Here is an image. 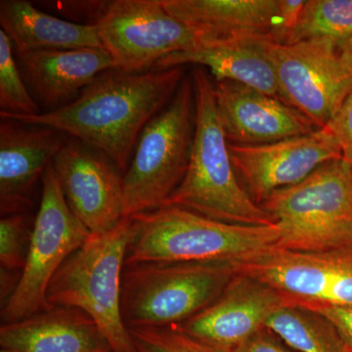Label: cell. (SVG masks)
<instances>
[{
  "label": "cell",
  "mask_w": 352,
  "mask_h": 352,
  "mask_svg": "<svg viewBox=\"0 0 352 352\" xmlns=\"http://www.w3.org/2000/svg\"><path fill=\"white\" fill-rule=\"evenodd\" d=\"M228 148L236 173L259 206L275 192L307 179L324 164L342 159L337 140L326 127L270 144L228 142Z\"/></svg>",
  "instance_id": "13"
},
{
  "label": "cell",
  "mask_w": 352,
  "mask_h": 352,
  "mask_svg": "<svg viewBox=\"0 0 352 352\" xmlns=\"http://www.w3.org/2000/svg\"><path fill=\"white\" fill-rule=\"evenodd\" d=\"M126 265L142 263H237L276 247V224L226 223L187 208L164 207L132 215Z\"/></svg>",
  "instance_id": "3"
},
{
  "label": "cell",
  "mask_w": 352,
  "mask_h": 352,
  "mask_svg": "<svg viewBox=\"0 0 352 352\" xmlns=\"http://www.w3.org/2000/svg\"><path fill=\"white\" fill-rule=\"evenodd\" d=\"M266 329L300 352H349L327 320L303 308H281L270 317Z\"/></svg>",
  "instance_id": "22"
},
{
  "label": "cell",
  "mask_w": 352,
  "mask_h": 352,
  "mask_svg": "<svg viewBox=\"0 0 352 352\" xmlns=\"http://www.w3.org/2000/svg\"><path fill=\"white\" fill-rule=\"evenodd\" d=\"M296 307L309 310L323 317L339 333L349 352H352V305L302 303Z\"/></svg>",
  "instance_id": "27"
},
{
  "label": "cell",
  "mask_w": 352,
  "mask_h": 352,
  "mask_svg": "<svg viewBox=\"0 0 352 352\" xmlns=\"http://www.w3.org/2000/svg\"><path fill=\"white\" fill-rule=\"evenodd\" d=\"M67 134L11 120L0 122V212H27L39 178L66 144Z\"/></svg>",
  "instance_id": "16"
},
{
  "label": "cell",
  "mask_w": 352,
  "mask_h": 352,
  "mask_svg": "<svg viewBox=\"0 0 352 352\" xmlns=\"http://www.w3.org/2000/svg\"><path fill=\"white\" fill-rule=\"evenodd\" d=\"M162 3L197 32L200 46L237 39L284 43L286 39L280 0H162Z\"/></svg>",
  "instance_id": "17"
},
{
  "label": "cell",
  "mask_w": 352,
  "mask_h": 352,
  "mask_svg": "<svg viewBox=\"0 0 352 352\" xmlns=\"http://www.w3.org/2000/svg\"><path fill=\"white\" fill-rule=\"evenodd\" d=\"M276 76L280 98L318 129L328 126L352 91V68L326 41H259Z\"/></svg>",
  "instance_id": "9"
},
{
  "label": "cell",
  "mask_w": 352,
  "mask_h": 352,
  "mask_svg": "<svg viewBox=\"0 0 352 352\" xmlns=\"http://www.w3.org/2000/svg\"><path fill=\"white\" fill-rule=\"evenodd\" d=\"M17 57L25 85L45 112L69 105L97 76L116 69L104 48L30 51Z\"/></svg>",
  "instance_id": "18"
},
{
  "label": "cell",
  "mask_w": 352,
  "mask_h": 352,
  "mask_svg": "<svg viewBox=\"0 0 352 352\" xmlns=\"http://www.w3.org/2000/svg\"><path fill=\"white\" fill-rule=\"evenodd\" d=\"M0 25L16 53L104 48L96 25L60 19L25 0H1Z\"/></svg>",
  "instance_id": "21"
},
{
  "label": "cell",
  "mask_w": 352,
  "mask_h": 352,
  "mask_svg": "<svg viewBox=\"0 0 352 352\" xmlns=\"http://www.w3.org/2000/svg\"><path fill=\"white\" fill-rule=\"evenodd\" d=\"M232 352H289L274 337V333L267 329L259 331L236 347Z\"/></svg>",
  "instance_id": "29"
},
{
  "label": "cell",
  "mask_w": 352,
  "mask_h": 352,
  "mask_svg": "<svg viewBox=\"0 0 352 352\" xmlns=\"http://www.w3.org/2000/svg\"><path fill=\"white\" fill-rule=\"evenodd\" d=\"M352 38V0H308L284 44L326 41L340 51Z\"/></svg>",
  "instance_id": "23"
},
{
  "label": "cell",
  "mask_w": 352,
  "mask_h": 352,
  "mask_svg": "<svg viewBox=\"0 0 352 352\" xmlns=\"http://www.w3.org/2000/svg\"><path fill=\"white\" fill-rule=\"evenodd\" d=\"M259 41L237 39L204 44L196 50L168 55L160 60L154 68L170 69L187 64L207 67L215 82L241 83L281 100L274 69Z\"/></svg>",
  "instance_id": "20"
},
{
  "label": "cell",
  "mask_w": 352,
  "mask_h": 352,
  "mask_svg": "<svg viewBox=\"0 0 352 352\" xmlns=\"http://www.w3.org/2000/svg\"><path fill=\"white\" fill-rule=\"evenodd\" d=\"M13 56V43L0 29V113L32 116L41 113Z\"/></svg>",
  "instance_id": "24"
},
{
  "label": "cell",
  "mask_w": 352,
  "mask_h": 352,
  "mask_svg": "<svg viewBox=\"0 0 352 352\" xmlns=\"http://www.w3.org/2000/svg\"><path fill=\"white\" fill-rule=\"evenodd\" d=\"M95 25L115 69L141 73L160 60L200 46L197 32L173 17L162 0L108 1Z\"/></svg>",
  "instance_id": "10"
},
{
  "label": "cell",
  "mask_w": 352,
  "mask_h": 352,
  "mask_svg": "<svg viewBox=\"0 0 352 352\" xmlns=\"http://www.w3.org/2000/svg\"><path fill=\"white\" fill-rule=\"evenodd\" d=\"M183 78V67L141 73L110 69L63 108L32 116L0 113V117L64 132L103 153L124 173L143 129L170 103Z\"/></svg>",
  "instance_id": "1"
},
{
  "label": "cell",
  "mask_w": 352,
  "mask_h": 352,
  "mask_svg": "<svg viewBox=\"0 0 352 352\" xmlns=\"http://www.w3.org/2000/svg\"><path fill=\"white\" fill-rule=\"evenodd\" d=\"M129 217L107 233L90 234L62 264L46 295L48 308H76L98 326L113 352H136L122 321V278L132 240Z\"/></svg>",
  "instance_id": "4"
},
{
  "label": "cell",
  "mask_w": 352,
  "mask_h": 352,
  "mask_svg": "<svg viewBox=\"0 0 352 352\" xmlns=\"http://www.w3.org/2000/svg\"><path fill=\"white\" fill-rule=\"evenodd\" d=\"M214 94L229 143L270 144L318 129L285 102L241 83L215 82Z\"/></svg>",
  "instance_id": "15"
},
{
  "label": "cell",
  "mask_w": 352,
  "mask_h": 352,
  "mask_svg": "<svg viewBox=\"0 0 352 352\" xmlns=\"http://www.w3.org/2000/svg\"><path fill=\"white\" fill-rule=\"evenodd\" d=\"M340 53H342V56L344 57V59L346 60L352 68V38L340 50Z\"/></svg>",
  "instance_id": "30"
},
{
  "label": "cell",
  "mask_w": 352,
  "mask_h": 352,
  "mask_svg": "<svg viewBox=\"0 0 352 352\" xmlns=\"http://www.w3.org/2000/svg\"><path fill=\"white\" fill-rule=\"evenodd\" d=\"M53 166L69 208L90 234L107 233L127 219L122 176L103 153L69 138Z\"/></svg>",
  "instance_id": "12"
},
{
  "label": "cell",
  "mask_w": 352,
  "mask_h": 352,
  "mask_svg": "<svg viewBox=\"0 0 352 352\" xmlns=\"http://www.w3.org/2000/svg\"><path fill=\"white\" fill-rule=\"evenodd\" d=\"M261 207L279 230V249L352 250V168L342 159L324 164L295 186L275 192Z\"/></svg>",
  "instance_id": "5"
},
{
  "label": "cell",
  "mask_w": 352,
  "mask_h": 352,
  "mask_svg": "<svg viewBox=\"0 0 352 352\" xmlns=\"http://www.w3.org/2000/svg\"><path fill=\"white\" fill-rule=\"evenodd\" d=\"M195 131V90L184 76L170 103L143 129L122 175L126 217L166 205L188 170Z\"/></svg>",
  "instance_id": "7"
},
{
  "label": "cell",
  "mask_w": 352,
  "mask_h": 352,
  "mask_svg": "<svg viewBox=\"0 0 352 352\" xmlns=\"http://www.w3.org/2000/svg\"><path fill=\"white\" fill-rule=\"evenodd\" d=\"M326 129L337 140L342 160L352 168V91Z\"/></svg>",
  "instance_id": "28"
},
{
  "label": "cell",
  "mask_w": 352,
  "mask_h": 352,
  "mask_svg": "<svg viewBox=\"0 0 352 352\" xmlns=\"http://www.w3.org/2000/svg\"><path fill=\"white\" fill-rule=\"evenodd\" d=\"M291 300L261 280L236 272L217 300L180 325L184 332L221 352L236 347L266 329L278 310Z\"/></svg>",
  "instance_id": "14"
},
{
  "label": "cell",
  "mask_w": 352,
  "mask_h": 352,
  "mask_svg": "<svg viewBox=\"0 0 352 352\" xmlns=\"http://www.w3.org/2000/svg\"><path fill=\"white\" fill-rule=\"evenodd\" d=\"M191 78L196 99L193 149L186 175L164 206L187 208L226 223L275 224L270 212L240 184L220 120L214 83L201 67L194 69Z\"/></svg>",
  "instance_id": "2"
},
{
  "label": "cell",
  "mask_w": 352,
  "mask_h": 352,
  "mask_svg": "<svg viewBox=\"0 0 352 352\" xmlns=\"http://www.w3.org/2000/svg\"><path fill=\"white\" fill-rule=\"evenodd\" d=\"M233 265L236 272L278 289L292 307L352 305V250L298 252L274 247Z\"/></svg>",
  "instance_id": "11"
},
{
  "label": "cell",
  "mask_w": 352,
  "mask_h": 352,
  "mask_svg": "<svg viewBox=\"0 0 352 352\" xmlns=\"http://www.w3.org/2000/svg\"><path fill=\"white\" fill-rule=\"evenodd\" d=\"M129 331L136 352H221L191 337L180 325Z\"/></svg>",
  "instance_id": "25"
},
{
  "label": "cell",
  "mask_w": 352,
  "mask_h": 352,
  "mask_svg": "<svg viewBox=\"0 0 352 352\" xmlns=\"http://www.w3.org/2000/svg\"><path fill=\"white\" fill-rule=\"evenodd\" d=\"M0 352H113L98 326L82 310L52 307L2 324Z\"/></svg>",
  "instance_id": "19"
},
{
  "label": "cell",
  "mask_w": 352,
  "mask_h": 352,
  "mask_svg": "<svg viewBox=\"0 0 352 352\" xmlns=\"http://www.w3.org/2000/svg\"><path fill=\"white\" fill-rule=\"evenodd\" d=\"M41 182L43 193L25 266L13 293L2 305L3 324L47 309L46 295L51 280L90 235L69 208L53 163L46 168Z\"/></svg>",
  "instance_id": "8"
},
{
  "label": "cell",
  "mask_w": 352,
  "mask_h": 352,
  "mask_svg": "<svg viewBox=\"0 0 352 352\" xmlns=\"http://www.w3.org/2000/svg\"><path fill=\"white\" fill-rule=\"evenodd\" d=\"M236 275L230 263H142L126 265L122 321L127 329L182 325L212 305Z\"/></svg>",
  "instance_id": "6"
},
{
  "label": "cell",
  "mask_w": 352,
  "mask_h": 352,
  "mask_svg": "<svg viewBox=\"0 0 352 352\" xmlns=\"http://www.w3.org/2000/svg\"><path fill=\"white\" fill-rule=\"evenodd\" d=\"M32 226L25 212L3 215L0 220V265L1 270L22 272L24 268Z\"/></svg>",
  "instance_id": "26"
}]
</instances>
